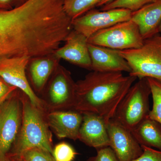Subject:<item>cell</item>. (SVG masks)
<instances>
[{
	"instance_id": "obj_1",
	"label": "cell",
	"mask_w": 161,
	"mask_h": 161,
	"mask_svg": "<svg viewBox=\"0 0 161 161\" xmlns=\"http://www.w3.org/2000/svg\"><path fill=\"white\" fill-rule=\"evenodd\" d=\"M121 72H91L76 82L74 110L111 119L121 100L137 79Z\"/></svg>"
},
{
	"instance_id": "obj_2",
	"label": "cell",
	"mask_w": 161,
	"mask_h": 161,
	"mask_svg": "<svg viewBox=\"0 0 161 161\" xmlns=\"http://www.w3.org/2000/svg\"><path fill=\"white\" fill-rule=\"evenodd\" d=\"M23 104L22 123L16 139L9 153L19 156L24 152L40 148L52 154V131L47 121L46 112L33 104L22 92Z\"/></svg>"
},
{
	"instance_id": "obj_3",
	"label": "cell",
	"mask_w": 161,
	"mask_h": 161,
	"mask_svg": "<svg viewBox=\"0 0 161 161\" xmlns=\"http://www.w3.org/2000/svg\"><path fill=\"white\" fill-rule=\"evenodd\" d=\"M151 88L147 78L133 84L119 105L111 119L131 131L145 119L150 111Z\"/></svg>"
},
{
	"instance_id": "obj_4",
	"label": "cell",
	"mask_w": 161,
	"mask_h": 161,
	"mask_svg": "<svg viewBox=\"0 0 161 161\" xmlns=\"http://www.w3.org/2000/svg\"><path fill=\"white\" fill-rule=\"evenodd\" d=\"M131 68L129 75L139 79L152 78L161 80V35L144 40L140 47L118 50Z\"/></svg>"
},
{
	"instance_id": "obj_5",
	"label": "cell",
	"mask_w": 161,
	"mask_h": 161,
	"mask_svg": "<svg viewBox=\"0 0 161 161\" xmlns=\"http://www.w3.org/2000/svg\"><path fill=\"white\" fill-rule=\"evenodd\" d=\"M47 112L74 110L76 100V82L70 73L63 68L56 69L42 96Z\"/></svg>"
},
{
	"instance_id": "obj_6",
	"label": "cell",
	"mask_w": 161,
	"mask_h": 161,
	"mask_svg": "<svg viewBox=\"0 0 161 161\" xmlns=\"http://www.w3.org/2000/svg\"><path fill=\"white\" fill-rule=\"evenodd\" d=\"M144 41L138 26L131 19L99 31L88 39L89 43L117 50L138 48Z\"/></svg>"
},
{
	"instance_id": "obj_7",
	"label": "cell",
	"mask_w": 161,
	"mask_h": 161,
	"mask_svg": "<svg viewBox=\"0 0 161 161\" xmlns=\"http://www.w3.org/2000/svg\"><path fill=\"white\" fill-rule=\"evenodd\" d=\"M22 113V92L17 89L0 106V158L9 153L16 139Z\"/></svg>"
},
{
	"instance_id": "obj_8",
	"label": "cell",
	"mask_w": 161,
	"mask_h": 161,
	"mask_svg": "<svg viewBox=\"0 0 161 161\" xmlns=\"http://www.w3.org/2000/svg\"><path fill=\"white\" fill-rule=\"evenodd\" d=\"M132 12L125 9L107 10L92 9L72 20L73 29L88 39L99 31L131 19Z\"/></svg>"
},
{
	"instance_id": "obj_9",
	"label": "cell",
	"mask_w": 161,
	"mask_h": 161,
	"mask_svg": "<svg viewBox=\"0 0 161 161\" xmlns=\"http://www.w3.org/2000/svg\"><path fill=\"white\" fill-rule=\"evenodd\" d=\"M30 59L22 57L0 60V77L24 93L33 104L47 112L43 102L32 89L26 76V69Z\"/></svg>"
},
{
	"instance_id": "obj_10",
	"label": "cell",
	"mask_w": 161,
	"mask_h": 161,
	"mask_svg": "<svg viewBox=\"0 0 161 161\" xmlns=\"http://www.w3.org/2000/svg\"><path fill=\"white\" fill-rule=\"evenodd\" d=\"M109 147L119 161H133L142 154L143 150L130 130L112 119L107 123Z\"/></svg>"
},
{
	"instance_id": "obj_11",
	"label": "cell",
	"mask_w": 161,
	"mask_h": 161,
	"mask_svg": "<svg viewBox=\"0 0 161 161\" xmlns=\"http://www.w3.org/2000/svg\"><path fill=\"white\" fill-rule=\"evenodd\" d=\"M64 46L55 51L57 59L66 60L83 68L92 70V60L88 48V39L72 30L65 40Z\"/></svg>"
},
{
	"instance_id": "obj_12",
	"label": "cell",
	"mask_w": 161,
	"mask_h": 161,
	"mask_svg": "<svg viewBox=\"0 0 161 161\" xmlns=\"http://www.w3.org/2000/svg\"><path fill=\"white\" fill-rule=\"evenodd\" d=\"M47 121L50 129L59 139L78 140L83 114L75 110L47 112Z\"/></svg>"
},
{
	"instance_id": "obj_13",
	"label": "cell",
	"mask_w": 161,
	"mask_h": 161,
	"mask_svg": "<svg viewBox=\"0 0 161 161\" xmlns=\"http://www.w3.org/2000/svg\"><path fill=\"white\" fill-rule=\"evenodd\" d=\"M83 114L78 140L88 147L98 150L109 147L107 121L101 116L91 113Z\"/></svg>"
},
{
	"instance_id": "obj_14",
	"label": "cell",
	"mask_w": 161,
	"mask_h": 161,
	"mask_svg": "<svg viewBox=\"0 0 161 161\" xmlns=\"http://www.w3.org/2000/svg\"><path fill=\"white\" fill-rule=\"evenodd\" d=\"M92 70L100 72H127L131 69L126 60L117 50L89 43Z\"/></svg>"
},
{
	"instance_id": "obj_15",
	"label": "cell",
	"mask_w": 161,
	"mask_h": 161,
	"mask_svg": "<svg viewBox=\"0 0 161 161\" xmlns=\"http://www.w3.org/2000/svg\"><path fill=\"white\" fill-rule=\"evenodd\" d=\"M131 20L137 24L144 40L158 34L161 24V0H155L136 11Z\"/></svg>"
},
{
	"instance_id": "obj_16",
	"label": "cell",
	"mask_w": 161,
	"mask_h": 161,
	"mask_svg": "<svg viewBox=\"0 0 161 161\" xmlns=\"http://www.w3.org/2000/svg\"><path fill=\"white\" fill-rule=\"evenodd\" d=\"M45 57L34 58L30 66L31 80L37 95L42 94L50 77L57 68V60Z\"/></svg>"
},
{
	"instance_id": "obj_17",
	"label": "cell",
	"mask_w": 161,
	"mask_h": 161,
	"mask_svg": "<svg viewBox=\"0 0 161 161\" xmlns=\"http://www.w3.org/2000/svg\"><path fill=\"white\" fill-rule=\"evenodd\" d=\"M131 132L141 146L161 151V124L158 122L147 117Z\"/></svg>"
},
{
	"instance_id": "obj_18",
	"label": "cell",
	"mask_w": 161,
	"mask_h": 161,
	"mask_svg": "<svg viewBox=\"0 0 161 161\" xmlns=\"http://www.w3.org/2000/svg\"><path fill=\"white\" fill-rule=\"evenodd\" d=\"M102 0H64V8L73 20L93 9Z\"/></svg>"
},
{
	"instance_id": "obj_19",
	"label": "cell",
	"mask_w": 161,
	"mask_h": 161,
	"mask_svg": "<svg viewBox=\"0 0 161 161\" xmlns=\"http://www.w3.org/2000/svg\"><path fill=\"white\" fill-rule=\"evenodd\" d=\"M147 78L150 84L153 99L152 108L149 117L161 124V80Z\"/></svg>"
},
{
	"instance_id": "obj_20",
	"label": "cell",
	"mask_w": 161,
	"mask_h": 161,
	"mask_svg": "<svg viewBox=\"0 0 161 161\" xmlns=\"http://www.w3.org/2000/svg\"><path fill=\"white\" fill-rule=\"evenodd\" d=\"M155 0H114L102 6L101 10L114 9H125L134 12Z\"/></svg>"
},
{
	"instance_id": "obj_21",
	"label": "cell",
	"mask_w": 161,
	"mask_h": 161,
	"mask_svg": "<svg viewBox=\"0 0 161 161\" xmlns=\"http://www.w3.org/2000/svg\"><path fill=\"white\" fill-rule=\"evenodd\" d=\"M78 153L68 143L61 142L53 148L52 155L56 161H73Z\"/></svg>"
},
{
	"instance_id": "obj_22",
	"label": "cell",
	"mask_w": 161,
	"mask_h": 161,
	"mask_svg": "<svg viewBox=\"0 0 161 161\" xmlns=\"http://www.w3.org/2000/svg\"><path fill=\"white\" fill-rule=\"evenodd\" d=\"M19 157L23 161H56L50 153L40 148L26 150Z\"/></svg>"
},
{
	"instance_id": "obj_23",
	"label": "cell",
	"mask_w": 161,
	"mask_h": 161,
	"mask_svg": "<svg viewBox=\"0 0 161 161\" xmlns=\"http://www.w3.org/2000/svg\"><path fill=\"white\" fill-rule=\"evenodd\" d=\"M97 150L96 155L86 161H119L113 150L110 147H103Z\"/></svg>"
},
{
	"instance_id": "obj_24",
	"label": "cell",
	"mask_w": 161,
	"mask_h": 161,
	"mask_svg": "<svg viewBox=\"0 0 161 161\" xmlns=\"http://www.w3.org/2000/svg\"><path fill=\"white\" fill-rule=\"evenodd\" d=\"M142 147V154L133 161H161V151L145 146Z\"/></svg>"
},
{
	"instance_id": "obj_25",
	"label": "cell",
	"mask_w": 161,
	"mask_h": 161,
	"mask_svg": "<svg viewBox=\"0 0 161 161\" xmlns=\"http://www.w3.org/2000/svg\"><path fill=\"white\" fill-rule=\"evenodd\" d=\"M17 89L16 87L12 86L6 83L0 77V106L11 96Z\"/></svg>"
},
{
	"instance_id": "obj_26",
	"label": "cell",
	"mask_w": 161,
	"mask_h": 161,
	"mask_svg": "<svg viewBox=\"0 0 161 161\" xmlns=\"http://www.w3.org/2000/svg\"><path fill=\"white\" fill-rule=\"evenodd\" d=\"M0 161H23L20 157L8 153L0 158Z\"/></svg>"
},
{
	"instance_id": "obj_27",
	"label": "cell",
	"mask_w": 161,
	"mask_h": 161,
	"mask_svg": "<svg viewBox=\"0 0 161 161\" xmlns=\"http://www.w3.org/2000/svg\"><path fill=\"white\" fill-rule=\"evenodd\" d=\"M113 1H114V0H102L100 3H98L97 7H102L104 5H106V4H108V3H109Z\"/></svg>"
},
{
	"instance_id": "obj_28",
	"label": "cell",
	"mask_w": 161,
	"mask_h": 161,
	"mask_svg": "<svg viewBox=\"0 0 161 161\" xmlns=\"http://www.w3.org/2000/svg\"><path fill=\"white\" fill-rule=\"evenodd\" d=\"M159 33H161V24L160 26V27H159Z\"/></svg>"
},
{
	"instance_id": "obj_29",
	"label": "cell",
	"mask_w": 161,
	"mask_h": 161,
	"mask_svg": "<svg viewBox=\"0 0 161 161\" xmlns=\"http://www.w3.org/2000/svg\"><path fill=\"white\" fill-rule=\"evenodd\" d=\"M4 9V8H3V6H1V5H0V9Z\"/></svg>"
}]
</instances>
